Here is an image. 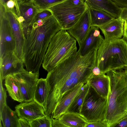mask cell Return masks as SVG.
<instances>
[{"instance_id": "6da1fadb", "label": "cell", "mask_w": 127, "mask_h": 127, "mask_svg": "<svg viewBox=\"0 0 127 127\" xmlns=\"http://www.w3.org/2000/svg\"><path fill=\"white\" fill-rule=\"evenodd\" d=\"M97 51L84 56L77 51L48 72L46 78L49 94L44 109L52 114L62 96L79 83H86L96 65Z\"/></svg>"}, {"instance_id": "7a4b0ae2", "label": "cell", "mask_w": 127, "mask_h": 127, "mask_svg": "<svg viewBox=\"0 0 127 127\" xmlns=\"http://www.w3.org/2000/svg\"><path fill=\"white\" fill-rule=\"evenodd\" d=\"M25 38L24 62L26 70L39 72L50 42L53 37L62 29L53 15L33 22Z\"/></svg>"}, {"instance_id": "3957f363", "label": "cell", "mask_w": 127, "mask_h": 127, "mask_svg": "<svg viewBox=\"0 0 127 127\" xmlns=\"http://www.w3.org/2000/svg\"><path fill=\"white\" fill-rule=\"evenodd\" d=\"M109 90L105 121L115 127L127 116V68L109 71Z\"/></svg>"}, {"instance_id": "277c9868", "label": "cell", "mask_w": 127, "mask_h": 127, "mask_svg": "<svg viewBox=\"0 0 127 127\" xmlns=\"http://www.w3.org/2000/svg\"><path fill=\"white\" fill-rule=\"evenodd\" d=\"M96 66L103 73L127 68V42L123 38L104 39L97 50Z\"/></svg>"}, {"instance_id": "5b68a950", "label": "cell", "mask_w": 127, "mask_h": 127, "mask_svg": "<svg viewBox=\"0 0 127 127\" xmlns=\"http://www.w3.org/2000/svg\"><path fill=\"white\" fill-rule=\"evenodd\" d=\"M76 40L67 30L61 29L52 38L42 66L48 72L77 51Z\"/></svg>"}, {"instance_id": "8992f818", "label": "cell", "mask_w": 127, "mask_h": 127, "mask_svg": "<svg viewBox=\"0 0 127 127\" xmlns=\"http://www.w3.org/2000/svg\"><path fill=\"white\" fill-rule=\"evenodd\" d=\"M86 3L78 5L74 0H65L49 8L53 15L66 30L72 27L88 8Z\"/></svg>"}, {"instance_id": "52a82bcc", "label": "cell", "mask_w": 127, "mask_h": 127, "mask_svg": "<svg viewBox=\"0 0 127 127\" xmlns=\"http://www.w3.org/2000/svg\"><path fill=\"white\" fill-rule=\"evenodd\" d=\"M108 97H102L90 86L80 114L88 122L104 121Z\"/></svg>"}, {"instance_id": "ba28073f", "label": "cell", "mask_w": 127, "mask_h": 127, "mask_svg": "<svg viewBox=\"0 0 127 127\" xmlns=\"http://www.w3.org/2000/svg\"><path fill=\"white\" fill-rule=\"evenodd\" d=\"M0 57L1 59L6 53L14 51L16 43L14 37L5 14V7L0 4Z\"/></svg>"}, {"instance_id": "9c48e42d", "label": "cell", "mask_w": 127, "mask_h": 127, "mask_svg": "<svg viewBox=\"0 0 127 127\" xmlns=\"http://www.w3.org/2000/svg\"><path fill=\"white\" fill-rule=\"evenodd\" d=\"M16 80L22 95L24 101L33 99L39 79V72L33 73L24 69L13 74Z\"/></svg>"}, {"instance_id": "30bf717a", "label": "cell", "mask_w": 127, "mask_h": 127, "mask_svg": "<svg viewBox=\"0 0 127 127\" xmlns=\"http://www.w3.org/2000/svg\"><path fill=\"white\" fill-rule=\"evenodd\" d=\"M5 7V14L14 37L16 47L14 51L17 56L24 61V48L25 38L21 25L15 12Z\"/></svg>"}, {"instance_id": "8fae6325", "label": "cell", "mask_w": 127, "mask_h": 127, "mask_svg": "<svg viewBox=\"0 0 127 127\" xmlns=\"http://www.w3.org/2000/svg\"><path fill=\"white\" fill-rule=\"evenodd\" d=\"M15 108L19 118H24L29 122L46 115L43 107L33 99L21 102Z\"/></svg>"}, {"instance_id": "7c38bea8", "label": "cell", "mask_w": 127, "mask_h": 127, "mask_svg": "<svg viewBox=\"0 0 127 127\" xmlns=\"http://www.w3.org/2000/svg\"><path fill=\"white\" fill-rule=\"evenodd\" d=\"M24 61L20 59L14 51L6 54L0 59V76L2 80L10 74H13L24 70Z\"/></svg>"}, {"instance_id": "4fadbf2b", "label": "cell", "mask_w": 127, "mask_h": 127, "mask_svg": "<svg viewBox=\"0 0 127 127\" xmlns=\"http://www.w3.org/2000/svg\"><path fill=\"white\" fill-rule=\"evenodd\" d=\"M20 11L17 16L26 38L29 31L32 28L34 18L38 12L32 3H26L18 2Z\"/></svg>"}, {"instance_id": "5bb4252c", "label": "cell", "mask_w": 127, "mask_h": 127, "mask_svg": "<svg viewBox=\"0 0 127 127\" xmlns=\"http://www.w3.org/2000/svg\"><path fill=\"white\" fill-rule=\"evenodd\" d=\"M91 27L90 16L88 8L76 24L67 31L76 40L79 46L88 35Z\"/></svg>"}, {"instance_id": "9a60e30c", "label": "cell", "mask_w": 127, "mask_h": 127, "mask_svg": "<svg viewBox=\"0 0 127 127\" xmlns=\"http://www.w3.org/2000/svg\"><path fill=\"white\" fill-rule=\"evenodd\" d=\"M104 39L100 34L99 28L91 26L86 37L79 46L78 51L81 55L84 56L92 50H97Z\"/></svg>"}, {"instance_id": "2e32d148", "label": "cell", "mask_w": 127, "mask_h": 127, "mask_svg": "<svg viewBox=\"0 0 127 127\" xmlns=\"http://www.w3.org/2000/svg\"><path fill=\"white\" fill-rule=\"evenodd\" d=\"M84 84L83 83H79L64 94L51 115L53 118L58 119L66 112Z\"/></svg>"}, {"instance_id": "e0dca14e", "label": "cell", "mask_w": 127, "mask_h": 127, "mask_svg": "<svg viewBox=\"0 0 127 127\" xmlns=\"http://www.w3.org/2000/svg\"><path fill=\"white\" fill-rule=\"evenodd\" d=\"M124 23L119 17L114 18L99 28L105 39H121L123 35Z\"/></svg>"}, {"instance_id": "ac0fdd59", "label": "cell", "mask_w": 127, "mask_h": 127, "mask_svg": "<svg viewBox=\"0 0 127 127\" xmlns=\"http://www.w3.org/2000/svg\"><path fill=\"white\" fill-rule=\"evenodd\" d=\"M89 7L103 11L114 18L119 17L122 8L111 0H85Z\"/></svg>"}, {"instance_id": "d6986e66", "label": "cell", "mask_w": 127, "mask_h": 127, "mask_svg": "<svg viewBox=\"0 0 127 127\" xmlns=\"http://www.w3.org/2000/svg\"><path fill=\"white\" fill-rule=\"evenodd\" d=\"M88 81L90 86L101 96L107 98L109 90V79L106 74L97 75L92 74Z\"/></svg>"}, {"instance_id": "ffe728a7", "label": "cell", "mask_w": 127, "mask_h": 127, "mask_svg": "<svg viewBox=\"0 0 127 127\" xmlns=\"http://www.w3.org/2000/svg\"><path fill=\"white\" fill-rule=\"evenodd\" d=\"M58 119L66 127H86L88 122L80 114L75 112H66Z\"/></svg>"}, {"instance_id": "44dd1931", "label": "cell", "mask_w": 127, "mask_h": 127, "mask_svg": "<svg viewBox=\"0 0 127 127\" xmlns=\"http://www.w3.org/2000/svg\"><path fill=\"white\" fill-rule=\"evenodd\" d=\"M91 26L99 27L114 18L106 12L101 10L88 7Z\"/></svg>"}, {"instance_id": "7402d4cb", "label": "cell", "mask_w": 127, "mask_h": 127, "mask_svg": "<svg viewBox=\"0 0 127 127\" xmlns=\"http://www.w3.org/2000/svg\"><path fill=\"white\" fill-rule=\"evenodd\" d=\"M49 94V89L46 78H41L39 79L34 92L33 99L44 108Z\"/></svg>"}, {"instance_id": "603a6c76", "label": "cell", "mask_w": 127, "mask_h": 127, "mask_svg": "<svg viewBox=\"0 0 127 127\" xmlns=\"http://www.w3.org/2000/svg\"><path fill=\"white\" fill-rule=\"evenodd\" d=\"M5 80L4 85L9 95L13 99L19 102L24 101L20 88L13 75H8Z\"/></svg>"}, {"instance_id": "cb8c5ba5", "label": "cell", "mask_w": 127, "mask_h": 127, "mask_svg": "<svg viewBox=\"0 0 127 127\" xmlns=\"http://www.w3.org/2000/svg\"><path fill=\"white\" fill-rule=\"evenodd\" d=\"M0 121L3 127H18V118L15 111L12 110L6 105L0 113Z\"/></svg>"}, {"instance_id": "d4e9b609", "label": "cell", "mask_w": 127, "mask_h": 127, "mask_svg": "<svg viewBox=\"0 0 127 127\" xmlns=\"http://www.w3.org/2000/svg\"><path fill=\"white\" fill-rule=\"evenodd\" d=\"M90 86L88 82L85 84L76 95L66 112H73L80 114L82 107Z\"/></svg>"}, {"instance_id": "484cf974", "label": "cell", "mask_w": 127, "mask_h": 127, "mask_svg": "<svg viewBox=\"0 0 127 127\" xmlns=\"http://www.w3.org/2000/svg\"><path fill=\"white\" fill-rule=\"evenodd\" d=\"M65 0H34L32 3L38 12L48 9L50 7Z\"/></svg>"}, {"instance_id": "4316f807", "label": "cell", "mask_w": 127, "mask_h": 127, "mask_svg": "<svg viewBox=\"0 0 127 127\" xmlns=\"http://www.w3.org/2000/svg\"><path fill=\"white\" fill-rule=\"evenodd\" d=\"M29 122L31 127H52L51 116L47 115Z\"/></svg>"}, {"instance_id": "83f0119b", "label": "cell", "mask_w": 127, "mask_h": 127, "mask_svg": "<svg viewBox=\"0 0 127 127\" xmlns=\"http://www.w3.org/2000/svg\"><path fill=\"white\" fill-rule=\"evenodd\" d=\"M0 113L4 107L7 104L6 103L7 95L6 90L2 86V80L0 76Z\"/></svg>"}, {"instance_id": "f1b7e54d", "label": "cell", "mask_w": 127, "mask_h": 127, "mask_svg": "<svg viewBox=\"0 0 127 127\" xmlns=\"http://www.w3.org/2000/svg\"><path fill=\"white\" fill-rule=\"evenodd\" d=\"M52 15V12L49 9H47L39 12L36 15L33 20V23L35 21L45 19Z\"/></svg>"}, {"instance_id": "f546056e", "label": "cell", "mask_w": 127, "mask_h": 127, "mask_svg": "<svg viewBox=\"0 0 127 127\" xmlns=\"http://www.w3.org/2000/svg\"><path fill=\"white\" fill-rule=\"evenodd\" d=\"M86 127H107L104 121L88 122Z\"/></svg>"}, {"instance_id": "4dcf8cb0", "label": "cell", "mask_w": 127, "mask_h": 127, "mask_svg": "<svg viewBox=\"0 0 127 127\" xmlns=\"http://www.w3.org/2000/svg\"><path fill=\"white\" fill-rule=\"evenodd\" d=\"M52 121V127H66V126L59 119H54L51 115Z\"/></svg>"}, {"instance_id": "1f68e13d", "label": "cell", "mask_w": 127, "mask_h": 127, "mask_svg": "<svg viewBox=\"0 0 127 127\" xmlns=\"http://www.w3.org/2000/svg\"><path fill=\"white\" fill-rule=\"evenodd\" d=\"M119 7L122 8L127 7V0H111Z\"/></svg>"}, {"instance_id": "d6a6232c", "label": "cell", "mask_w": 127, "mask_h": 127, "mask_svg": "<svg viewBox=\"0 0 127 127\" xmlns=\"http://www.w3.org/2000/svg\"><path fill=\"white\" fill-rule=\"evenodd\" d=\"M18 127H31L29 122L25 119L19 118Z\"/></svg>"}, {"instance_id": "836d02e7", "label": "cell", "mask_w": 127, "mask_h": 127, "mask_svg": "<svg viewBox=\"0 0 127 127\" xmlns=\"http://www.w3.org/2000/svg\"><path fill=\"white\" fill-rule=\"evenodd\" d=\"M6 7L8 9L16 12L15 8V3L14 1L12 0H9L7 2L6 6Z\"/></svg>"}, {"instance_id": "e575fe53", "label": "cell", "mask_w": 127, "mask_h": 127, "mask_svg": "<svg viewBox=\"0 0 127 127\" xmlns=\"http://www.w3.org/2000/svg\"><path fill=\"white\" fill-rule=\"evenodd\" d=\"M115 127H127V116L120 121Z\"/></svg>"}, {"instance_id": "d590c367", "label": "cell", "mask_w": 127, "mask_h": 127, "mask_svg": "<svg viewBox=\"0 0 127 127\" xmlns=\"http://www.w3.org/2000/svg\"><path fill=\"white\" fill-rule=\"evenodd\" d=\"M119 17L124 21H127V7L122 8Z\"/></svg>"}, {"instance_id": "8d00e7d4", "label": "cell", "mask_w": 127, "mask_h": 127, "mask_svg": "<svg viewBox=\"0 0 127 127\" xmlns=\"http://www.w3.org/2000/svg\"><path fill=\"white\" fill-rule=\"evenodd\" d=\"M92 73V74L96 75H101L104 74L102 72L100 68L96 65L93 68Z\"/></svg>"}, {"instance_id": "74e56055", "label": "cell", "mask_w": 127, "mask_h": 127, "mask_svg": "<svg viewBox=\"0 0 127 127\" xmlns=\"http://www.w3.org/2000/svg\"><path fill=\"white\" fill-rule=\"evenodd\" d=\"M123 39L127 42V21H124Z\"/></svg>"}, {"instance_id": "f35d334b", "label": "cell", "mask_w": 127, "mask_h": 127, "mask_svg": "<svg viewBox=\"0 0 127 127\" xmlns=\"http://www.w3.org/2000/svg\"><path fill=\"white\" fill-rule=\"evenodd\" d=\"M34 0H18V2L26 3H32Z\"/></svg>"}, {"instance_id": "ab89813d", "label": "cell", "mask_w": 127, "mask_h": 127, "mask_svg": "<svg viewBox=\"0 0 127 127\" xmlns=\"http://www.w3.org/2000/svg\"><path fill=\"white\" fill-rule=\"evenodd\" d=\"M9 0H0V3L4 6H6L7 2Z\"/></svg>"}, {"instance_id": "60d3db41", "label": "cell", "mask_w": 127, "mask_h": 127, "mask_svg": "<svg viewBox=\"0 0 127 127\" xmlns=\"http://www.w3.org/2000/svg\"></svg>"}]
</instances>
